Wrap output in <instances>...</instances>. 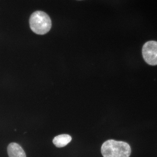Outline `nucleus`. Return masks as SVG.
I'll list each match as a JSON object with an SVG mask.
<instances>
[{"label":"nucleus","mask_w":157,"mask_h":157,"mask_svg":"<svg viewBox=\"0 0 157 157\" xmlns=\"http://www.w3.org/2000/svg\"><path fill=\"white\" fill-rule=\"evenodd\" d=\"M29 25L33 31L37 34L44 35L50 30L52 21L49 16L44 12H34L31 15L29 20Z\"/></svg>","instance_id":"2"},{"label":"nucleus","mask_w":157,"mask_h":157,"mask_svg":"<svg viewBox=\"0 0 157 157\" xmlns=\"http://www.w3.org/2000/svg\"><path fill=\"white\" fill-rule=\"evenodd\" d=\"M7 152L9 157H26L23 148L15 143H12L9 145Z\"/></svg>","instance_id":"4"},{"label":"nucleus","mask_w":157,"mask_h":157,"mask_svg":"<svg viewBox=\"0 0 157 157\" xmlns=\"http://www.w3.org/2000/svg\"><path fill=\"white\" fill-rule=\"evenodd\" d=\"M72 140V137L67 134L59 135L54 137L53 143L56 147L61 148L66 146Z\"/></svg>","instance_id":"5"},{"label":"nucleus","mask_w":157,"mask_h":157,"mask_svg":"<svg viewBox=\"0 0 157 157\" xmlns=\"http://www.w3.org/2000/svg\"><path fill=\"white\" fill-rule=\"evenodd\" d=\"M143 58L147 63L150 65H157V42L150 41L143 46L142 48Z\"/></svg>","instance_id":"3"},{"label":"nucleus","mask_w":157,"mask_h":157,"mask_svg":"<svg viewBox=\"0 0 157 157\" xmlns=\"http://www.w3.org/2000/svg\"><path fill=\"white\" fill-rule=\"evenodd\" d=\"M131 152L130 146L122 141L108 140L103 143L101 147L103 157H129Z\"/></svg>","instance_id":"1"}]
</instances>
